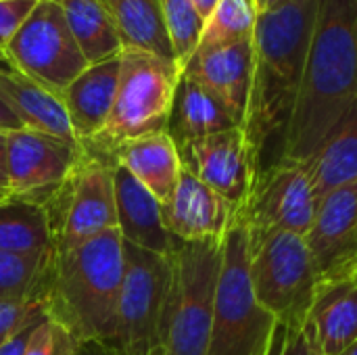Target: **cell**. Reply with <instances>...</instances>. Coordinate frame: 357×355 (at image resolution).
Returning <instances> with one entry per match:
<instances>
[{"label":"cell","mask_w":357,"mask_h":355,"mask_svg":"<svg viewBox=\"0 0 357 355\" xmlns=\"http://www.w3.org/2000/svg\"><path fill=\"white\" fill-rule=\"evenodd\" d=\"M357 100V0H320L282 159L307 161Z\"/></svg>","instance_id":"obj_1"},{"label":"cell","mask_w":357,"mask_h":355,"mask_svg":"<svg viewBox=\"0 0 357 355\" xmlns=\"http://www.w3.org/2000/svg\"><path fill=\"white\" fill-rule=\"evenodd\" d=\"M320 0H280L261 10L251 36V88L243 128L261 149L287 126L312 42Z\"/></svg>","instance_id":"obj_2"},{"label":"cell","mask_w":357,"mask_h":355,"mask_svg":"<svg viewBox=\"0 0 357 355\" xmlns=\"http://www.w3.org/2000/svg\"><path fill=\"white\" fill-rule=\"evenodd\" d=\"M123 280L119 228L54 253L50 264L48 316L65 324L79 343H113L117 299Z\"/></svg>","instance_id":"obj_3"},{"label":"cell","mask_w":357,"mask_h":355,"mask_svg":"<svg viewBox=\"0 0 357 355\" xmlns=\"http://www.w3.org/2000/svg\"><path fill=\"white\" fill-rule=\"evenodd\" d=\"M224 241L172 239L169 280L155 355H207Z\"/></svg>","instance_id":"obj_4"},{"label":"cell","mask_w":357,"mask_h":355,"mask_svg":"<svg viewBox=\"0 0 357 355\" xmlns=\"http://www.w3.org/2000/svg\"><path fill=\"white\" fill-rule=\"evenodd\" d=\"M182 67L176 61L123 48L117 94L102 132L82 146L111 159L121 142L167 128Z\"/></svg>","instance_id":"obj_5"},{"label":"cell","mask_w":357,"mask_h":355,"mask_svg":"<svg viewBox=\"0 0 357 355\" xmlns=\"http://www.w3.org/2000/svg\"><path fill=\"white\" fill-rule=\"evenodd\" d=\"M276 320L255 297L249 272V230L238 218L228 230L215 289L207 355H264Z\"/></svg>","instance_id":"obj_6"},{"label":"cell","mask_w":357,"mask_h":355,"mask_svg":"<svg viewBox=\"0 0 357 355\" xmlns=\"http://www.w3.org/2000/svg\"><path fill=\"white\" fill-rule=\"evenodd\" d=\"M249 272L257 301L276 322H307L320 276L305 236L293 232L249 236Z\"/></svg>","instance_id":"obj_7"},{"label":"cell","mask_w":357,"mask_h":355,"mask_svg":"<svg viewBox=\"0 0 357 355\" xmlns=\"http://www.w3.org/2000/svg\"><path fill=\"white\" fill-rule=\"evenodd\" d=\"M113 165V159L84 149L73 174L46 205L54 253L69 251L100 232L117 228Z\"/></svg>","instance_id":"obj_8"},{"label":"cell","mask_w":357,"mask_h":355,"mask_svg":"<svg viewBox=\"0 0 357 355\" xmlns=\"http://www.w3.org/2000/svg\"><path fill=\"white\" fill-rule=\"evenodd\" d=\"M2 59L59 96L88 67L56 0H38Z\"/></svg>","instance_id":"obj_9"},{"label":"cell","mask_w":357,"mask_h":355,"mask_svg":"<svg viewBox=\"0 0 357 355\" xmlns=\"http://www.w3.org/2000/svg\"><path fill=\"white\" fill-rule=\"evenodd\" d=\"M169 259L123 241V280L113 343L123 355H155Z\"/></svg>","instance_id":"obj_10"},{"label":"cell","mask_w":357,"mask_h":355,"mask_svg":"<svg viewBox=\"0 0 357 355\" xmlns=\"http://www.w3.org/2000/svg\"><path fill=\"white\" fill-rule=\"evenodd\" d=\"M318 195L301 161L278 159L268 169H259L255 188L241 220L249 236L268 232H293L305 236L318 211Z\"/></svg>","instance_id":"obj_11"},{"label":"cell","mask_w":357,"mask_h":355,"mask_svg":"<svg viewBox=\"0 0 357 355\" xmlns=\"http://www.w3.org/2000/svg\"><path fill=\"white\" fill-rule=\"evenodd\" d=\"M178 153L182 167L243 213L259 176V146L243 126L192 140Z\"/></svg>","instance_id":"obj_12"},{"label":"cell","mask_w":357,"mask_h":355,"mask_svg":"<svg viewBox=\"0 0 357 355\" xmlns=\"http://www.w3.org/2000/svg\"><path fill=\"white\" fill-rule=\"evenodd\" d=\"M6 153L10 199L46 207L73 174L84 155V146L21 128L6 134Z\"/></svg>","instance_id":"obj_13"},{"label":"cell","mask_w":357,"mask_h":355,"mask_svg":"<svg viewBox=\"0 0 357 355\" xmlns=\"http://www.w3.org/2000/svg\"><path fill=\"white\" fill-rule=\"evenodd\" d=\"M307 247L314 255L320 285L357 274V184L326 192L318 211Z\"/></svg>","instance_id":"obj_14"},{"label":"cell","mask_w":357,"mask_h":355,"mask_svg":"<svg viewBox=\"0 0 357 355\" xmlns=\"http://www.w3.org/2000/svg\"><path fill=\"white\" fill-rule=\"evenodd\" d=\"M163 226L182 243L224 241L241 213L224 197L182 167L172 197L161 205Z\"/></svg>","instance_id":"obj_15"},{"label":"cell","mask_w":357,"mask_h":355,"mask_svg":"<svg viewBox=\"0 0 357 355\" xmlns=\"http://www.w3.org/2000/svg\"><path fill=\"white\" fill-rule=\"evenodd\" d=\"M182 73L205 86L243 126L251 88V40L197 50Z\"/></svg>","instance_id":"obj_16"},{"label":"cell","mask_w":357,"mask_h":355,"mask_svg":"<svg viewBox=\"0 0 357 355\" xmlns=\"http://www.w3.org/2000/svg\"><path fill=\"white\" fill-rule=\"evenodd\" d=\"M121 71V54L96 65H88L63 92L61 100L79 144L94 140L113 109L117 82Z\"/></svg>","instance_id":"obj_17"},{"label":"cell","mask_w":357,"mask_h":355,"mask_svg":"<svg viewBox=\"0 0 357 355\" xmlns=\"http://www.w3.org/2000/svg\"><path fill=\"white\" fill-rule=\"evenodd\" d=\"M113 188L121 239L130 245L167 257L172 251V236L163 226L161 201L119 163L113 165Z\"/></svg>","instance_id":"obj_18"},{"label":"cell","mask_w":357,"mask_h":355,"mask_svg":"<svg viewBox=\"0 0 357 355\" xmlns=\"http://www.w3.org/2000/svg\"><path fill=\"white\" fill-rule=\"evenodd\" d=\"M0 96L19 117L23 128L38 130L71 144H79L59 94L19 73L6 61L0 63Z\"/></svg>","instance_id":"obj_19"},{"label":"cell","mask_w":357,"mask_h":355,"mask_svg":"<svg viewBox=\"0 0 357 355\" xmlns=\"http://www.w3.org/2000/svg\"><path fill=\"white\" fill-rule=\"evenodd\" d=\"M111 159L126 167L146 190H151L161 205L172 197L182 172L178 146L167 130L121 142L111 151Z\"/></svg>","instance_id":"obj_20"},{"label":"cell","mask_w":357,"mask_h":355,"mask_svg":"<svg viewBox=\"0 0 357 355\" xmlns=\"http://www.w3.org/2000/svg\"><path fill=\"white\" fill-rule=\"evenodd\" d=\"M236 126L232 113L205 86L182 73L165 128L178 149Z\"/></svg>","instance_id":"obj_21"},{"label":"cell","mask_w":357,"mask_h":355,"mask_svg":"<svg viewBox=\"0 0 357 355\" xmlns=\"http://www.w3.org/2000/svg\"><path fill=\"white\" fill-rule=\"evenodd\" d=\"M307 320L324 355H339L357 341V274L320 285Z\"/></svg>","instance_id":"obj_22"},{"label":"cell","mask_w":357,"mask_h":355,"mask_svg":"<svg viewBox=\"0 0 357 355\" xmlns=\"http://www.w3.org/2000/svg\"><path fill=\"white\" fill-rule=\"evenodd\" d=\"M303 165L318 199L357 184V100Z\"/></svg>","instance_id":"obj_23"},{"label":"cell","mask_w":357,"mask_h":355,"mask_svg":"<svg viewBox=\"0 0 357 355\" xmlns=\"http://www.w3.org/2000/svg\"><path fill=\"white\" fill-rule=\"evenodd\" d=\"M0 253L42 262L54 257V234L44 205L21 199L0 203Z\"/></svg>","instance_id":"obj_24"},{"label":"cell","mask_w":357,"mask_h":355,"mask_svg":"<svg viewBox=\"0 0 357 355\" xmlns=\"http://www.w3.org/2000/svg\"><path fill=\"white\" fill-rule=\"evenodd\" d=\"M100 4L117 27L123 48L144 50L176 61L159 0H100Z\"/></svg>","instance_id":"obj_25"},{"label":"cell","mask_w":357,"mask_h":355,"mask_svg":"<svg viewBox=\"0 0 357 355\" xmlns=\"http://www.w3.org/2000/svg\"><path fill=\"white\" fill-rule=\"evenodd\" d=\"M88 65L119 56L123 50L117 27L100 0H56Z\"/></svg>","instance_id":"obj_26"},{"label":"cell","mask_w":357,"mask_h":355,"mask_svg":"<svg viewBox=\"0 0 357 355\" xmlns=\"http://www.w3.org/2000/svg\"><path fill=\"white\" fill-rule=\"evenodd\" d=\"M257 15L253 0H220L203 25L197 50L251 40Z\"/></svg>","instance_id":"obj_27"},{"label":"cell","mask_w":357,"mask_h":355,"mask_svg":"<svg viewBox=\"0 0 357 355\" xmlns=\"http://www.w3.org/2000/svg\"><path fill=\"white\" fill-rule=\"evenodd\" d=\"M159 8L174 48V56L184 71L186 63L199 46L205 21L199 17L190 0H159Z\"/></svg>","instance_id":"obj_28"},{"label":"cell","mask_w":357,"mask_h":355,"mask_svg":"<svg viewBox=\"0 0 357 355\" xmlns=\"http://www.w3.org/2000/svg\"><path fill=\"white\" fill-rule=\"evenodd\" d=\"M50 264L42 259L0 253V299L25 297L50 287Z\"/></svg>","instance_id":"obj_29"},{"label":"cell","mask_w":357,"mask_h":355,"mask_svg":"<svg viewBox=\"0 0 357 355\" xmlns=\"http://www.w3.org/2000/svg\"><path fill=\"white\" fill-rule=\"evenodd\" d=\"M48 316V289L25 297L0 299V345L25 324Z\"/></svg>","instance_id":"obj_30"},{"label":"cell","mask_w":357,"mask_h":355,"mask_svg":"<svg viewBox=\"0 0 357 355\" xmlns=\"http://www.w3.org/2000/svg\"><path fill=\"white\" fill-rule=\"evenodd\" d=\"M79 345L82 343L65 324H61L52 316H46L33 328L25 355H75Z\"/></svg>","instance_id":"obj_31"},{"label":"cell","mask_w":357,"mask_h":355,"mask_svg":"<svg viewBox=\"0 0 357 355\" xmlns=\"http://www.w3.org/2000/svg\"><path fill=\"white\" fill-rule=\"evenodd\" d=\"M264 355H324L316 333L307 322L303 324H282L276 322L272 339L268 343V349Z\"/></svg>","instance_id":"obj_32"},{"label":"cell","mask_w":357,"mask_h":355,"mask_svg":"<svg viewBox=\"0 0 357 355\" xmlns=\"http://www.w3.org/2000/svg\"><path fill=\"white\" fill-rule=\"evenodd\" d=\"M38 0H0V54L27 21Z\"/></svg>","instance_id":"obj_33"},{"label":"cell","mask_w":357,"mask_h":355,"mask_svg":"<svg viewBox=\"0 0 357 355\" xmlns=\"http://www.w3.org/2000/svg\"><path fill=\"white\" fill-rule=\"evenodd\" d=\"M44 318H46V316H44ZM44 318L33 320V322L25 324L23 328H19L15 335H10V337L0 345V355H25V349H27V343H29V337H31L33 328H36Z\"/></svg>","instance_id":"obj_34"},{"label":"cell","mask_w":357,"mask_h":355,"mask_svg":"<svg viewBox=\"0 0 357 355\" xmlns=\"http://www.w3.org/2000/svg\"><path fill=\"white\" fill-rule=\"evenodd\" d=\"M6 134L0 132V203L10 199L8 192V153H6Z\"/></svg>","instance_id":"obj_35"},{"label":"cell","mask_w":357,"mask_h":355,"mask_svg":"<svg viewBox=\"0 0 357 355\" xmlns=\"http://www.w3.org/2000/svg\"><path fill=\"white\" fill-rule=\"evenodd\" d=\"M75 355H123L115 345L102 343V341H86L79 345Z\"/></svg>","instance_id":"obj_36"},{"label":"cell","mask_w":357,"mask_h":355,"mask_svg":"<svg viewBox=\"0 0 357 355\" xmlns=\"http://www.w3.org/2000/svg\"><path fill=\"white\" fill-rule=\"evenodd\" d=\"M21 128H23V123L19 121V117L13 113V109L0 96V132H15Z\"/></svg>","instance_id":"obj_37"},{"label":"cell","mask_w":357,"mask_h":355,"mask_svg":"<svg viewBox=\"0 0 357 355\" xmlns=\"http://www.w3.org/2000/svg\"><path fill=\"white\" fill-rule=\"evenodd\" d=\"M190 2H192V6L197 8L199 17H201L203 21H207V17L213 13V8L218 6L220 0H190Z\"/></svg>","instance_id":"obj_38"},{"label":"cell","mask_w":357,"mask_h":355,"mask_svg":"<svg viewBox=\"0 0 357 355\" xmlns=\"http://www.w3.org/2000/svg\"><path fill=\"white\" fill-rule=\"evenodd\" d=\"M253 2L257 6V13H261V10H266L270 6V0H253Z\"/></svg>","instance_id":"obj_39"},{"label":"cell","mask_w":357,"mask_h":355,"mask_svg":"<svg viewBox=\"0 0 357 355\" xmlns=\"http://www.w3.org/2000/svg\"><path fill=\"white\" fill-rule=\"evenodd\" d=\"M339 355H357V341H354L347 349H343Z\"/></svg>","instance_id":"obj_40"},{"label":"cell","mask_w":357,"mask_h":355,"mask_svg":"<svg viewBox=\"0 0 357 355\" xmlns=\"http://www.w3.org/2000/svg\"><path fill=\"white\" fill-rule=\"evenodd\" d=\"M276 2H280V0H270V6H272V4H276ZM270 6H268V8H270Z\"/></svg>","instance_id":"obj_41"},{"label":"cell","mask_w":357,"mask_h":355,"mask_svg":"<svg viewBox=\"0 0 357 355\" xmlns=\"http://www.w3.org/2000/svg\"><path fill=\"white\" fill-rule=\"evenodd\" d=\"M2 61H4V59H2V54H0V63H2Z\"/></svg>","instance_id":"obj_42"}]
</instances>
